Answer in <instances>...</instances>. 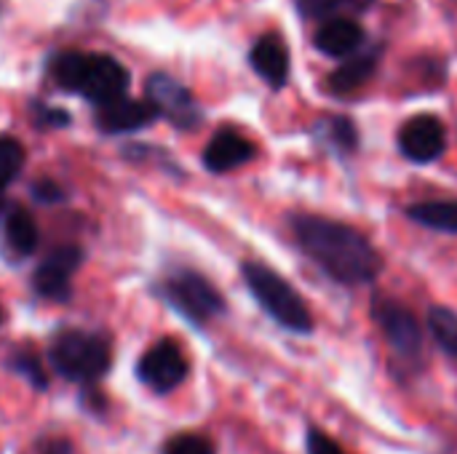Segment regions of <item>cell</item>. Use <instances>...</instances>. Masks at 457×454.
Segmentation results:
<instances>
[{
  "mask_svg": "<svg viewBox=\"0 0 457 454\" xmlns=\"http://www.w3.org/2000/svg\"><path fill=\"white\" fill-rule=\"evenodd\" d=\"M292 230L300 249L337 284H372L383 270L378 249L351 225L316 214H300L292 219Z\"/></svg>",
  "mask_w": 457,
  "mask_h": 454,
  "instance_id": "6da1fadb",
  "label": "cell"
},
{
  "mask_svg": "<svg viewBox=\"0 0 457 454\" xmlns=\"http://www.w3.org/2000/svg\"><path fill=\"white\" fill-rule=\"evenodd\" d=\"M51 75L64 91L78 94L94 104H104L110 99L123 96L131 80L126 67L115 56L88 51L56 54L51 59Z\"/></svg>",
  "mask_w": 457,
  "mask_h": 454,
  "instance_id": "7a4b0ae2",
  "label": "cell"
},
{
  "mask_svg": "<svg viewBox=\"0 0 457 454\" xmlns=\"http://www.w3.org/2000/svg\"><path fill=\"white\" fill-rule=\"evenodd\" d=\"M51 369L75 385H96L112 367V345L104 334L62 329L48 343Z\"/></svg>",
  "mask_w": 457,
  "mask_h": 454,
  "instance_id": "3957f363",
  "label": "cell"
},
{
  "mask_svg": "<svg viewBox=\"0 0 457 454\" xmlns=\"http://www.w3.org/2000/svg\"><path fill=\"white\" fill-rule=\"evenodd\" d=\"M241 276L246 289L252 292V297L257 300V305L284 329L295 332V334H311L313 332V316L305 305V300L300 297V292L281 278L273 268L262 265V262H244L241 265Z\"/></svg>",
  "mask_w": 457,
  "mask_h": 454,
  "instance_id": "277c9868",
  "label": "cell"
},
{
  "mask_svg": "<svg viewBox=\"0 0 457 454\" xmlns=\"http://www.w3.org/2000/svg\"><path fill=\"white\" fill-rule=\"evenodd\" d=\"M158 294L190 326H198V329L225 313V297L220 294V289L209 278H204L201 273H195L190 268L171 270L161 281Z\"/></svg>",
  "mask_w": 457,
  "mask_h": 454,
  "instance_id": "5b68a950",
  "label": "cell"
},
{
  "mask_svg": "<svg viewBox=\"0 0 457 454\" xmlns=\"http://www.w3.org/2000/svg\"><path fill=\"white\" fill-rule=\"evenodd\" d=\"M190 375V361L182 345L171 337L150 345L137 361V380L155 396L174 393Z\"/></svg>",
  "mask_w": 457,
  "mask_h": 454,
  "instance_id": "8992f818",
  "label": "cell"
},
{
  "mask_svg": "<svg viewBox=\"0 0 457 454\" xmlns=\"http://www.w3.org/2000/svg\"><path fill=\"white\" fill-rule=\"evenodd\" d=\"M372 316L380 324L388 345L394 348V353L402 361L415 364L423 359V332H420L415 313L407 305H402L391 297H378L372 305Z\"/></svg>",
  "mask_w": 457,
  "mask_h": 454,
  "instance_id": "52a82bcc",
  "label": "cell"
},
{
  "mask_svg": "<svg viewBox=\"0 0 457 454\" xmlns=\"http://www.w3.org/2000/svg\"><path fill=\"white\" fill-rule=\"evenodd\" d=\"M83 260H86V254L75 244H64V246L51 249L32 273L35 294L48 300V302H70L72 276L80 270Z\"/></svg>",
  "mask_w": 457,
  "mask_h": 454,
  "instance_id": "ba28073f",
  "label": "cell"
},
{
  "mask_svg": "<svg viewBox=\"0 0 457 454\" xmlns=\"http://www.w3.org/2000/svg\"><path fill=\"white\" fill-rule=\"evenodd\" d=\"M145 91H147V99L155 104L158 115H163L179 131H190L204 120V112L195 96L177 78L166 72H153L145 83Z\"/></svg>",
  "mask_w": 457,
  "mask_h": 454,
  "instance_id": "9c48e42d",
  "label": "cell"
},
{
  "mask_svg": "<svg viewBox=\"0 0 457 454\" xmlns=\"http://www.w3.org/2000/svg\"><path fill=\"white\" fill-rule=\"evenodd\" d=\"M402 153L415 163H431L447 150V128L436 115H415L399 131Z\"/></svg>",
  "mask_w": 457,
  "mask_h": 454,
  "instance_id": "30bf717a",
  "label": "cell"
},
{
  "mask_svg": "<svg viewBox=\"0 0 457 454\" xmlns=\"http://www.w3.org/2000/svg\"><path fill=\"white\" fill-rule=\"evenodd\" d=\"M158 118V110L150 99H129L126 94L96 104V126L104 134H126L142 126H150Z\"/></svg>",
  "mask_w": 457,
  "mask_h": 454,
  "instance_id": "8fae6325",
  "label": "cell"
},
{
  "mask_svg": "<svg viewBox=\"0 0 457 454\" xmlns=\"http://www.w3.org/2000/svg\"><path fill=\"white\" fill-rule=\"evenodd\" d=\"M257 147L252 139H246L244 134L233 131V128H222L220 134H214L204 150V166L212 174H228L233 169H241L244 163L254 161Z\"/></svg>",
  "mask_w": 457,
  "mask_h": 454,
  "instance_id": "7c38bea8",
  "label": "cell"
},
{
  "mask_svg": "<svg viewBox=\"0 0 457 454\" xmlns=\"http://www.w3.org/2000/svg\"><path fill=\"white\" fill-rule=\"evenodd\" d=\"M249 62L254 72L270 86V88H284L289 80V48L278 32H265L262 37L254 40Z\"/></svg>",
  "mask_w": 457,
  "mask_h": 454,
  "instance_id": "4fadbf2b",
  "label": "cell"
},
{
  "mask_svg": "<svg viewBox=\"0 0 457 454\" xmlns=\"http://www.w3.org/2000/svg\"><path fill=\"white\" fill-rule=\"evenodd\" d=\"M313 40L324 56L348 59L351 54H356L364 45V29L359 21H353L348 16H332L316 29Z\"/></svg>",
  "mask_w": 457,
  "mask_h": 454,
  "instance_id": "5bb4252c",
  "label": "cell"
},
{
  "mask_svg": "<svg viewBox=\"0 0 457 454\" xmlns=\"http://www.w3.org/2000/svg\"><path fill=\"white\" fill-rule=\"evenodd\" d=\"M375 70H378V51H367V54L356 51L348 56V62L343 67H337L329 75V91L337 96H348V94L359 91L372 78Z\"/></svg>",
  "mask_w": 457,
  "mask_h": 454,
  "instance_id": "9a60e30c",
  "label": "cell"
},
{
  "mask_svg": "<svg viewBox=\"0 0 457 454\" xmlns=\"http://www.w3.org/2000/svg\"><path fill=\"white\" fill-rule=\"evenodd\" d=\"M5 244L13 249V254L19 257H29L37 244H40V230H37V222L32 219L29 211L24 209H11L8 217H5Z\"/></svg>",
  "mask_w": 457,
  "mask_h": 454,
  "instance_id": "2e32d148",
  "label": "cell"
},
{
  "mask_svg": "<svg viewBox=\"0 0 457 454\" xmlns=\"http://www.w3.org/2000/svg\"><path fill=\"white\" fill-rule=\"evenodd\" d=\"M407 214L431 227V230H445V233H457V201H426L415 203L407 209Z\"/></svg>",
  "mask_w": 457,
  "mask_h": 454,
  "instance_id": "e0dca14e",
  "label": "cell"
},
{
  "mask_svg": "<svg viewBox=\"0 0 457 454\" xmlns=\"http://www.w3.org/2000/svg\"><path fill=\"white\" fill-rule=\"evenodd\" d=\"M5 367L13 375H19L21 380H27L35 391H48V372H46L43 359L37 353H32L27 348H16V351L8 353Z\"/></svg>",
  "mask_w": 457,
  "mask_h": 454,
  "instance_id": "ac0fdd59",
  "label": "cell"
},
{
  "mask_svg": "<svg viewBox=\"0 0 457 454\" xmlns=\"http://www.w3.org/2000/svg\"><path fill=\"white\" fill-rule=\"evenodd\" d=\"M428 329L436 340V345L457 361V316L450 308H431L428 313Z\"/></svg>",
  "mask_w": 457,
  "mask_h": 454,
  "instance_id": "d6986e66",
  "label": "cell"
},
{
  "mask_svg": "<svg viewBox=\"0 0 457 454\" xmlns=\"http://www.w3.org/2000/svg\"><path fill=\"white\" fill-rule=\"evenodd\" d=\"M24 166V147L13 136H0V190L16 179Z\"/></svg>",
  "mask_w": 457,
  "mask_h": 454,
  "instance_id": "ffe728a7",
  "label": "cell"
},
{
  "mask_svg": "<svg viewBox=\"0 0 457 454\" xmlns=\"http://www.w3.org/2000/svg\"><path fill=\"white\" fill-rule=\"evenodd\" d=\"M161 454H217V447L212 439H206L201 433H177V436L166 439V444L161 447Z\"/></svg>",
  "mask_w": 457,
  "mask_h": 454,
  "instance_id": "44dd1931",
  "label": "cell"
},
{
  "mask_svg": "<svg viewBox=\"0 0 457 454\" xmlns=\"http://www.w3.org/2000/svg\"><path fill=\"white\" fill-rule=\"evenodd\" d=\"M321 131L324 136L329 139V144H335L337 150H353L356 142H359V134H356V126L348 120V118H327L321 123Z\"/></svg>",
  "mask_w": 457,
  "mask_h": 454,
  "instance_id": "7402d4cb",
  "label": "cell"
},
{
  "mask_svg": "<svg viewBox=\"0 0 457 454\" xmlns=\"http://www.w3.org/2000/svg\"><path fill=\"white\" fill-rule=\"evenodd\" d=\"M297 8L308 19H329L337 11H348L345 0H297Z\"/></svg>",
  "mask_w": 457,
  "mask_h": 454,
  "instance_id": "603a6c76",
  "label": "cell"
},
{
  "mask_svg": "<svg viewBox=\"0 0 457 454\" xmlns=\"http://www.w3.org/2000/svg\"><path fill=\"white\" fill-rule=\"evenodd\" d=\"M305 447H308V454H345L343 452V447H340L332 436H327V433L319 431V428H308Z\"/></svg>",
  "mask_w": 457,
  "mask_h": 454,
  "instance_id": "cb8c5ba5",
  "label": "cell"
},
{
  "mask_svg": "<svg viewBox=\"0 0 457 454\" xmlns=\"http://www.w3.org/2000/svg\"><path fill=\"white\" fill-rule=\"evenodd\" d=\"M35 110V123L37 126H46V128H59V126H67L70 123V115L62 110V107H48V104H32Z\"/></svg>",
  "mask_w": 457,
  "mask_h": 454,
  "instance_id": "d4e9b609",
  "label": "cell"
},
{
  "mask_svg": "<svg viewBox=\"0 0 457 454\" xmlns=\"http://www.w3.org/2000/svg\"><path fill=\"white\" fill-rule=\"evenodd\" d=\"M29 193H32V198H35V201H40V203H56V201H62V198H64V190H62L56 182H51V179H40V182H35Z\"/></svg>",
  "mask_w": 457,
  "mask_h": 454,
  "instance_id": "484cf974",
  "label": "cell"
},
{
  "mask_svg": "<svg viewBox=\"0 0 457 454\" xmlns=\"http://www.w3.org/2000/svg\"><path fill=\"white\" fill-rule=\"evenodd\" d=\"M40 454H72V444L67 439H46L40 442Z\"/></svg>",
  "mask_w": 457,
  "mask_h": 454,
  "instance_id": "4316f807",
  "label": "cell"
},
{
  "mask_svg": "<svg viewBox=\"0 0 457 454\" xmlns=\"http://www.w3.org/2000/svg\"><path fill=\"white\" fill-rule=\"evenodd\" d=\"M370 3H372V0H345V8L359 13V11H367V8H370Z\"/></svg>",
  "mask_w": 457,
  "mask_h": 454,
  "instance_id": "83f0119b",
  "label": "cell"
},
{
  "mask_svg": "<svg viewBox=\"0 0 457 454\" xmlns=\"http://www.w3.org/2000/svg\"><path fill=\"white\" fill-rule=\"evenodd\" d=\"M5 206V198H3V190H0V209Z\"/></svg>",
  "mask_w": 457,
  "mask_h": 454,
  "instance_id": "f1b7e54d",
  "label": "cell"
},
{
  "mask_svg": "<svg viewBox=\"0 0 457 454\" xmlns=\"http://www.w3.org/2000/svg\"><path fill=\"white\" fill-rule=\"evenodd\" d=\"M0 324H3V308H0Z\"/></svg>",
  "mask_w": 457,
  "mask_h": 454,
  "instance_id": "f546056e",
  "label": "cell"
}]
</instances>
